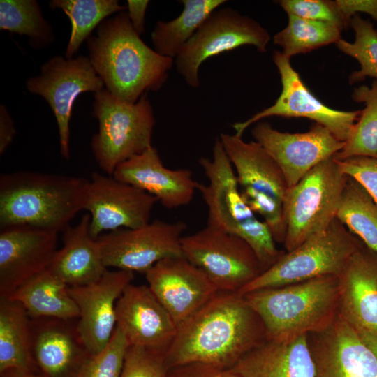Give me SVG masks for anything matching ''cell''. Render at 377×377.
<instances>
[{
    "label": "cell",
    "mask_w": 377,
    "mask_h": 377,
    "mask_svg": "<svg viewBox=\"0 0 377 377\" xmlns=\"http://www.w3.org/2000/svg\"><path fill=\"white\" fill-rule=\"evenodd\" d=\"M183 256L200 269L219 291L238 293L264 270L239 237L207 225L181 239Z\"/></svg>",
    "instance_id": "ba28073f"
},
{
    "label": "cell",
    "mask_w": 377,
    "mask_h": 377,
    "mask_svg": "<svg viewBox=\"0 0 377 377\" xmlns=\"http://www.w3.org/2000/svg\"><path fill=\"white\" fill-rule=\"evenodd\" d=\"M89 179L15 171L0 176V228L31 226L63 232L84 209Z\"/></svg>",
    "instance_id": "3957f363"
},
{
    "label": "cell",
    "mask_w": 377,
    "mask_h": 377,
    "mask_svg": "<svg viewBox=\"0 0 377 377\" xmlns=\"http://www.w3.org/2000/svg\"><path fill=\"white\" fill-rule=\"evenodd\" d=\"M31 318L17 301L0 296V374L34 371L31 346Z\"/></svg>",
    "instance_id": "83f0119b"
},
{
    "label": "cell",
    "mask_w": 377,
    "mask_h": 377,
    "mask_svg": "<svg viewBox=\"0 0 377 377\" xmlns=\"http://www.w3.org/2000/svg\"><path fill=\"white\" fill-rule=\"evenodd\" d=\"M16 133L14 122L5 105H0V154H4Z\"/></svg>",
    "instance_id": "7bdbcfd3"
},
{
    "label": "cell",
    "mask_w": 377,
    "mask_h": 377,
    "mask_svg": "<svg viewBox=\"0 0 377 377\" xmlns=\"http://www.w3.org/2000/svg\"><path fill=\"white\" fill-rule=\"evenodd\" d=\"M0 229V296L9 297L48 269L58 250L59 232L24 225Z\"/></svg>",
    "instance_id": "2e32d148"
},
{
    "label": "cell",
    "mask_w": 377,
    "mask_h": 377,
    "mask_svg": "<svg viewBox=\"0 0 377 377\" xmlns=\"http://www.w3.org/2000/svg\"><path fill=\"white\" fill-rule=\"evenodd\" d=\"M265 340L263 322L244 295L219 291L177 327L165 362L168 369L193 363L230 369Z\"/></svg>",
    "instance_id": "6da1fadb"
},
{
    "label": "cell",
    "mask_w": 377,
    "mask_h": 377,
    "mask_svg": "<svg viewBox=\"0 0 377 377\" xmlns=\"http://www.w3.org/2000/svg\"><path fill=\"white\" fill-rule=\"evenodd\" d=\"M91 115L98 130L91 140L93 156L99 168L112 175L117 167L149 149L155 125L147 93L135 103L123 101L105 88L94 94Z\"/></svg>",
    "instance_id": "5b68a950"
},
{
    "label": "cell",
    "mask_w": 377,
    "mask_h": 377,
    "mask_svg": "<svg viewBox=\"0 0 377 377\" xmlns=\"http://www.w3.org/2000/svg\"><path fill=\"white\" fill-rule=\"evenodd\" d=\"M90 221L89 214H85L77 224L63 231V245L48 267L68 287L93 283L108 270L99 244L90 234Z\"/></svg>",
    "instance_id": "d4e9b609"
},
{
    "label": "cell",
    "mask_w": 377,
    "mask_h": 377,
    "mask_svg": "<svg viewBox=\"0 0 377 377\" xmlns=\"http://www.w3.org/2000/svg\"><path fill=\"white\" fill-rule=\"evenodd\" d=\"M112 176L153 195L168 209L187 205L197 191L192 172L165 167L153 146L119 164Z\"/></svg>",
    "instance_id": "7402d4cb"
},
{
    "label": "cell",
    "mask_w": 377,
    "mask_h": 377,
    "mask_svg": "<svg viewBox=\"0 0 377 377\" xmlns=\"http://www.w3.org/2000/svg\"><path fill=\"white\" fill-rule=\"evenodd\" d=\"M168 370L164 356L129 346L120 377H168Z\"/></svg>",
    "instance_id": "f35d334b"
},
{
    "label": "cell",
    "mask_w": 377,
    "mask_h": 377,
    "mask_svg": "<svg viewBox=\"0 0 377 377\" xmlns=\"http://www.w3.org/2000/svg\"><path fill=\"white\" fill-rule=\"evenodd\" d=\"M336 217L364 246L377 253V202L350 177H347Z\"/></svg>",
    "instance_id": "f546056e"
},
{
    "label": "cell",
    "mask_w": 377,
    "mask_h": 377,
    "mask_svg": "<svg viewBox=\"0 0 377 377\" xmlns=\"http://www.w3.org/2000/svg\"><path fill=\"white\" fill-rule=\"evenodd\" d=\"M347 177L332 156L288 189L283 203L287 226L283 245L287 252L325 231L337 218Z\"/></svg>",
    "instance_id": "52a82bcc"
},
{
    "label": "cell",
    "mask_w": 377,
    "mask_h": 377,
    "mask_svg": "<svg viewBox=\"0 0 377 377\" xmlns=\"http://www.w3.org/2000/svg\"><path fill=\"white\" fill-rule=\"evenodd\" d=\"M362 242L337 218L316 234L284 254L238 293L283 286L321 276L338 275Z\"/></svg>",
    "instance_id": "8992f818"
},
{
    "label": "cell",
    "mask_w": 377,
    "mask_h": 377,
    "mask_svg": "<svg viewBox=\"0 0 377 377\" xmlns=\"http://www.w3.org/2000/svg\"><path fill=\"white\" fill-rule=\"evenodd\" d=\"M336 161L341 171L358 182L377 202V158L354 156Z\"/></svg>",
    "instance_id": "ab89813d"
},
{
    "label": "cell",
    "mask_w": 377,
    "mask_h": 377,
    "mask_svg": "<svg viewBox=\"0 0 377 377\" xmlns=\"http://www.w3.org/2000/svg\"><path fill=\"white\" fill-rule=\"evenodd\" d=\"M126 11L106 18L87 39L89 57L105 89L119 99L136 103L168 80L174 59L148 47Z\"/></svg>",
    "instance_id": "7a4b0ae2"
},
{
    "label": "cell",
    "mask_w": 377,
    "mask_h": 377,
    "mask_svg": "<svg viewBox=\"0 0 377 377\" xmlns=\"http://www.w3.org/2000/svg\"><path fill=\"white\" fill-rule=\"evenodd\" d=\"M0 29L27 36L34 49L47 47L54 41L52 26L36 0H1Z\"/></svg>",
    "instance_id": "1f68e13d"
},
{
    "label": "cell",
    "mask_w": 377,
    "mask_h": 377,
    "mask_svg": "<svg viewBox=\"0 0 377 377\" xmlns=\"http://www.w3.org/2000/svg\"><path fill=\"white\" fill-rule=\"evenodd\" d=\"M183 221H149L135 228L105 232L96 239L106 267L145 273L158 261L183 256L181 239L186 229Z\"/></svg>",
    "instance_id": "8fae6325"
},
{
    "label": "cell",
    "mask_w": 377,
    "mask_h": 377,
    "mask_svg": "<svg viewBox=\"0 0 377 377\" xmlns=\"http://www.w3.org/2000/svg\"><path fill=\"white\" fill-rule=\"evenodd\" d=\"M219 138L235 169L239 186L266 193L283 203L288 187L279 166L265 149L235 134L221 133Z\"/></svg>",
    "instance_id": "484cf974"
},
{
    "label": "cell",
    "mask_w": 377,
    "mask_h": 377,
    "mask_svg": "<svg viewBox=\"0 0 377 377\" xmlns=\"http://www.w3.org/2000/svg\"><path fill=\"white\" fill-rule=\"evenodd\" d=\"M243 295L261 319L268 340L319 332L334 320L339 312V280L334 275Z\"/></svg>",
    "instance_id": "277c9868"
},
{
    "label": "cell",
    "mask_w": 377,
    "mask_h": 377,
    "mask_svg": "<svg viewBox=\"0 0 377 377\" xmlns=\"http://www.w3.org/2000/svg\"><path fill=\"white\" fill-rule=\"evenodd\" d=\"M349 26L355 32L354 42L340 39L336 43L340 51L355 59L360 65V70L350 74L349 83L363 81L367 77L377 80V33L373 24L357 14Z\"/></svg>",
    "instance_id": "e575fe53"
},
{
    "label": "cell",
    "mask_w": 377,
    "mask_h": 377,
    "mask_svg": "<svg viewBox=\"0 0 377 377\" xmlns=\"http://www.w3.org/2000/svg\"><path fill=\"white\" fill-rule=\"evenodd\" d=\"M229 370L239 377H316L308 334L267 339Z\"/></svg>",
    "instance_id": "cb8c5ba5"
},
{
    "label": "cell",
    "mask_w": 377,
    "mask_h": 377,
    "mask_svg": "<svg viewBox=\"0 0 377 377\" xmlns=\"http://www.w3.org/2000/svg\"><path fill=\"white\" fill-rule=\"evenodd\" d=\"M290 59L280 51L274 52L273 61L282 84L281 94L272 106L244 121L233 124L235 134L242 137L251 125L269 117H305L326 127L339 140L345 142L361 110L342 111L325 105L304 84Z\"/></svg>",
    "instance_id": "7c38bea8"
},
{
    "label": "cell",
    "mask_w": 377,
    "mask_h": 377,
    "mask_svg": "<svg viewBox=\"0 0 377 377\" xmlns=\"http://www.w3.org/2000/svg\"><path fill=\"white\" fill-rule=\"evenodd\" d=\"M49 7L61 10L70 19L71 31L64 57L72 59L92 31L113 13L125 11L117 0H52Z\"/></svg>",
    "instance_id": "4dcf8cb0"
},
{
    "label": "cell",
    "mask_w": 377,
    "mask_h": 377,
    "mask_svg": "<svg viewBox=\"0 0 377 377\" xmlns=\"http://www.w3.org/2000/svg\"><path fill=\"white\" fill-rule=\"evenodd\" d=\"M288 15L287 26L274 36L273 42L281 46L283 48L281 52L289 58L337 43L341 39L342 29L336 25Z\"/></svg>",
    "instance_id": "836d02e7"
},
{
    "label": "cell",
    "mask_w": 377,
    "mask_h": 377,
    "mask_svg": "<svg viewBox=\"0 0 377 377\" xmlns=\"http://www.w3.org/2000/svg\"><path fill=\"white\" fill-rule=\"evenodd\" d=\"M133 277V272L107 270L93 283L68 287L80 313L77 330L90 355L99 353L109 342L117 326V301Z\"/></svg>",
    "instance_id": "e0dca14e"
},
{
    "label": "cell",
    "mask_w": 377,
    "mask_h": 377,
    "mask_svg": "<svg viewBox=\"0 0 377 377\" xmlns=\"http://www.w3.org/2000/svg\"><path fill=\"white\" fill-rule=\"evenodd\" d=\"M77 323V319L31 318L32 355L46 377H75L90 355Z\"/></svg>",
    "instance_id": "ffe728a7"
},
{
    "label": "cell",
    "mask_w": 377,
    "mask_h": 377,
    "mask_svg": "<svg viewBox=\"0 0 377 377\" xmlns=\"http://www.w3.org/2000/svg\"><path fill=\"white\" fill-rule=\"evenodd\" d=\"M117 327L129 346L165 357L177 325L148 286L130 283L116 303Z\"/></svg>",
    "instance_id": "ac0fdd59"
},
{
    "label": "cell",
    "mask_w": 377,
    "mask_h": 377,
    "mask_svg": "<svg viewBox=\"0 0 377 377\" xmlns=\"http://www.w3.org/2000/svg\"><path fill=\"white\" fill-rule=\"evenodd\" d=\"M157 202L153 195L112 175L94 172L89 179L83 210L91 216L90 234L97 239L105 232L147 224Z\"/></svg>",
    "instance_id": "4fadbf2b"
},
{
    "label": "cell",
    "mask_w": 377,
    "mask_h": 377,
    "mask_svg": "<svg viewBox=\"0 0 377 377\" xmlns=\"http://www.w3.org/2000/svg\"><path fill=\"white\" fill-rule=\"evenodd\" d=\"M29 93L43 98L50 107L57 124L61 155L70 158V120L73 105L84 92L97 93L105 88L89 57L66 59L55 56L40 67V74L29 78Z\"/></svg>",
    "instance_id": "30bf717a"
},
{
    "label": "cell",
    "mask_w": 377,
    "mask_h": 377,
    "mask_svg": "<svg viewBox=\"0 0 377 377\" xmlns=\"http://www.w3.org/2000/svg\"><path fill=\"white\" fill-rule=\"evenodd\" d=\"M316 377H377V360L357 330L338 313L325 330L308 334Z\"/></svg>",
    "instance_id": "d6986e66"
},
{
    "label": "cell",
    "mask_w": 377,
    "mask_h": 377,
    "mask_svg": "<svg viewBox=\"0 0 377 377\" xmlns=\"http://www.w3.org/2000/svg\"><path fill=\"white\" fill-rule=\"evenodd\" d=\"M179 15L168 22L158 21L151 34L154 50L174 59L195 34L206 18L226 0H182Z\"/></svg>",
    "instance_id": "f1b7e54d"
},
{
    "label": "cell",
    "mask_w": 377,
    "mask_h": 377,
    "mask_svg": "<svg viewBox=\"0 0 377 377\" xmlns=\"http://www.w3.org/2000/svg\"><path fill=\"white\" fill-rule=\"evenodd\" d=\"M339 315L377 336V253L362 243L338 275Z\"/></svg>",
    "instance_id": "603a6c76"
},
{
    "label": "cell",
    "mask_w": 377,
    "mask_h": 377,
    "mask_svg": "<svg viewBox=\"0 0 377 377\" xmlns=\"http://www.w3.org/2000/svg\"><path fill=\"white\" fill-rule=\"evenodd\" d=\"M19 302L31 319H78L80 313L68 286L48 269L20 286L9 297Z\"/></svg>",
    "instance_id": "4316f807"
},
{
    "label": "cell",
    "mask_w": 377,
    "mask_h": 377,
    "mask_svg": "<svg viewBox=\"0 0 377 377\" xmlns=\"http://www.w3.org/2000/svg\"><path fill=\"white\" fill-rule=\"evenodd\" d=\"M168 377H239L229 369H223L200 363L171 368Z\"/></svg>",
    "instance_id": "60d3db41"
},
{
    "label": "cell",
    "mask_w": 377,
    "mask_h": 377,
    "mask_svg": "<svg viewBox=\"0 0 377 377\" xmlns=\"http://www.w3.org/2000/svg\"><path fill=\"white\" fill-rule=\"evenodd\" d=\"M2 377H46L43 374H36L34 371L10 370L1 375Z\"/></svg>",
    "instance_id": "bcb514c9"
},
{
    "label": "cell",
    "mask_w": 377,
    "mask_h": 377,
    "mask_svg": "<svg viewBox=\"0 0 377 377\" xmlns=\"http://www.w3.org/2000/svg\"><path fill=\"white\" fill-rule=\"evenodd\" d=\"M149 1L147 0L126 1L129 20L136 33L141 35L145 31V13Z\"/></svg>",
    "instance_id": "ee69618b"
},
{
    "label": "cell",
    "mask_w": 377,
    "mask_h": 377,
    "mask_svg": "<svg viewBox=\"0 0 377 377\" xmlns=\"http://www.w3.org/2000/svg\"><path fill=\"white\" fill-rule=\"evenodd\" d=\"M269 40L267 30L256 20L230 7L218 8L175 58L177 71L191 87L197 88L199 68L208 58L246 45L263 53Z\"/></svg>",
    "instance_id": "9c48e42d"
},
{
    "label": "cell",
    "mask_w": 377,
    "mask_h": 377,
    "mask_svg": "<svg viewBox=\"0 0 377 377\" xmlns=\"http://www.w3.org/2000/svg\"><path fill=\"white\" fill-rule=\"evenodd\" d=\"M278 3L288 15L332 24L341 29L346 27L336 1L281 0Z\"/></svg>",
    "instance_id": "74e56055"
},
{
    "label": "cell",
    "mask_w": 377,
    "mask_h": 377,
    "mask_svg": "<svg viewBox=\"0 0 377 377\" xmlns=\"http://www.w3.org/2000/svg\"><path fill=\"white\" fill-rule=\"evenodd\" d=\"M357 331L377 360V336L362 330H357Z\"/></svg>",
    "instance_id": "f6af8a7d"
},
{
    "label": "cell",
    "mask_w": 377,
    "mask_h": 377,
    "mask_svg": "<svg viewBox=\"0 0 377 377\" xmlns=\"http://www.w3.org/2000/svg\"><path fill=\"white\" fill-rule=\"evenodd\" d=\"M145 274L147 286L177 327L219 291L200 269L184 256L164 258Z\"/></svg>",
    "instance_id": "9a60e30c"
},
{
    "label": "cell",
    "mask_w": 377,
    "mask_h": 377,
    "mask_svg": "<svg viewBox=\"0 0 377 377\" xmlns=\"http://www.w3.org/2000/svg\"><path fill=\"white\" fill-rule=\"evenodd\" d=\"M346 27L357 13H365L377 21V0H336Z\"/></svg>",
    "instance_id": "b9f144b4"
},
{
    "label": "cell",
    "mask_w": 377,
    "mask_h": 377,
    "mask_svg": "<svg viewBox=\"0 0 377 377\" xmlns=\"http://www.w3.org/2000/svg\"><path fill=\"white\" fill-rule=\"evenodd\" d=\"M352 98L365 108L355 123L343 149L333 157L341 161L354 156L377 158V80L354 89Z\"/></svg>",
    "instance_id": "d6a6232c"
},
{
    "label": "cell",
    "mask_w": 377,
    "mask_h": 377,
    "mask_svg": "<svg viewBox=\"0 0 377 377\" xmlns=\"http://www.w3.org/2000/svg\"><path fill=\"white\" fill-rule=\"evenodd\" d=\"M242 195L254 214L263 218L275 242H284L286 222L283 202L260 191L246 187L242 188Z\"/></svg>",
    "instance_id": "8d00e7d4"
},
{
    "label": "cell",
    "mask_w": 377,
    "mask_h": 377,
    "mask_svg": "<svg viewBox=\"0 0 377 377\" xmlns=\"http://www.w3.org/2000/svg\"><path fill=\"white\" fill-rule=\"evenodd\" d=\"M251 133L279 166L288 188L295 186L311 169L334 156L344 147L326 127L315 123L304 133H290L258 122Z\"/></svg>",
    "instance_id": "5bb4252c"
},
{
    "label": "cell",
    "mask_w": 377,
    "mask_h": 377,
    "mask_svg": "<svg viewBox=\"0 0 377 377\" xmlns=\"http://www.w3.org/2000/svg\"><path fill=\"white\" fill-rule=\"evenodd\" d=\"M129 343L116 326L105 347L85 360L75 377H120Z\"/></svg>",
    "instance_id": "d590c367"
},
{
    "label": "cell",
    "mask_w": 377,
    "mask_h": 377,
    "mask_svg": "<svg viewBox=\"0 0 377 377\" xmlns=\"http://www.w3.org/2000/svg\"><path fill=\"white\" fill-rule=\"evenodd\" d=\"M199 163L209 180L197 182L208 209L207 225L232 233L236 226L255 216L244 200L232 165L219 138L213 147L212 158H200Z\"/></svg>",
    "instance_id": "44dd1931"
},
{
    "label": "cell",
    "mask_w": 377,
    "mask_h": 377,
    "mask_svg": "<svg viewBox=\"0 0 377 377\" xmlns=\"http://www.w3.org/2000/svg\"><path fill=\"white\" fill-rule=\"evenodd\" d=\"M376 33H377V29H376Z\"/></svg>",
    "instance_id": "7dc6e473"
}]
</instances>
